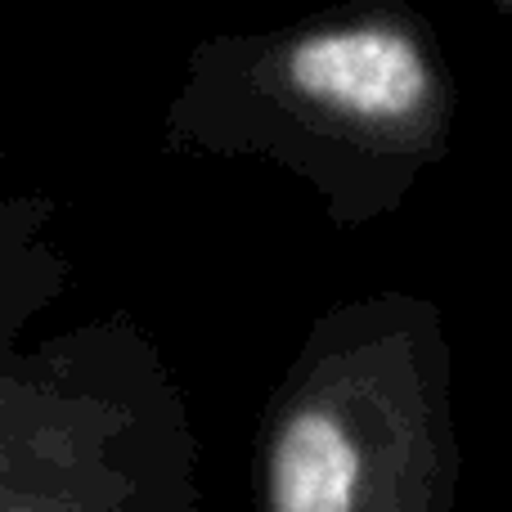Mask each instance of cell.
<instances>
[{
    "instance_id": "4",
    "label": "cell",
    "mask_w": 512,
    "mask_h": 512,
    "mask_svg": "<svg viewBox=\"0 0 512 512\" xmlns=\"http://www.w3.org/2000/svg\"><path fill=\"white\" fill-rule=\"evenodd\" d=\"M0 512H203L194 423L171 369L122 432L5 495Z\"/></svg>"
},
{
    "instance_id": "1",
    "label": "cell",
    "mask_w": 512,
    "mask_h": 512,
    "mask_svg": "<svg viewBox=\"0 0 512 512\" xmlns=\"http://www.w3.org/2000/svg\"><path fill=\"white\" fill-rule=\"evenodd\" d=\"M450 135V68L432 36L391 9L207 54L167 113L176 153L270 162L297 176L342 234L396 216L445 162Z\"/></svg>"
},
{
    "instance_id": "3",
    "label": "cell",
    "mask_w": 512,
    "mask_h": 512,
    "mask_svg": "<svg viewBox=\"0 0 512 512\" xmlns=\"http://www.w3.org/2000/svg\"><path fill=\"white\" fill-rule=\"evenodd\" d=\"M162 369L158 346L122 319L0 355V499L122 432Z\"/></svg>"
},
{
    "instance_id": "6",
    "label": "cell",
    "mask_w": 512,
    "mask_h": 512,
    "mask_svg": "<svg viewBox=\"0 0 512 512\" xmlns=\"http://www.w3.org/2000/svg\"><path fill=\"white\" fill-rule=\"evenodd\" d=\"M499 5H504V9H508V14H512V0H499Z\"/></svg>"
},
{
    "instance_id": "5",
    "label": "cell",
    "mask_w": 512,
    "mask_h": 512,
    "mask_svg": "<svg viewBox=\"0 0 512 512\" xmlns=\"http://www.w3.org/2000/svg\"><path fill=\"white\" fill-rule=\"evenodd\" d=\"M54 216H59V203L45 194L0 198V279H23V274L68 261L45 243Z\"/></svg>"
},
{
    "instance_id": "2",
    "label": "cell",
    "mask_w": 512,
    "mask_h": 512,
    "mask_svg": "<svg viewBox=\"0 0 512 512\" xmlns=\"http://www.w3.org/2000/svg\"><path fill=\"white\" fill-rule=\"evenodd\" d=\"M459 486L445 310L418 292L319 310L256 423V512H454Z\"/></svg>"
}]
</instances>
